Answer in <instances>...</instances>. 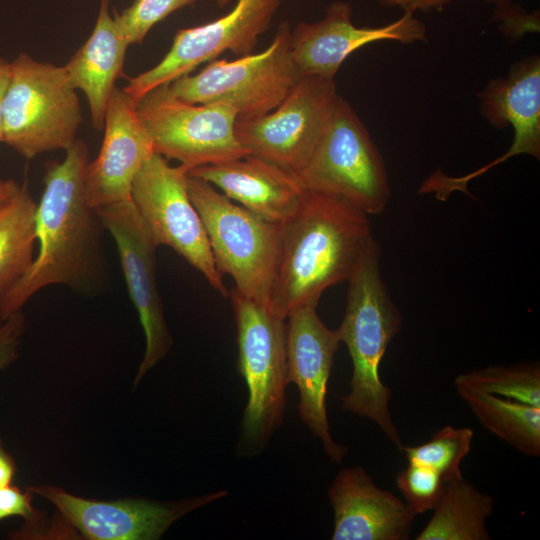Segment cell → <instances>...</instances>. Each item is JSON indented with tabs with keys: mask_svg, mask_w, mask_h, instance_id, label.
<instances>
[{
	"mask_svg": "<svg viewBox=\"0 0 540 540\" xmlns=\"http://www.w3.org/2000/svg\"><path fill=\"white\" fill-rule=\"evenodd\" d=\"M65 151L62 161L46 165L45 188L35 214L39 251L26 274L0 296L3 320L42 288L62 284L84 289L102 270L103 226L84 189L88 147L76 139Z\"/></svg>",
	"mask_w": 540,
	"mask_h": 540,
	"instance_id": "6da1fadb",
	"label": "cell"
},
{
	"mask_svg": "<svg viewBox=\"0 0 540 540\" xmlns=\"http://www.w3.org/2000/svg\"><path fill=\"white\" fill-rule=\"evenodd\" d=\"M368 216L340 197L306 190L282 224L270 310L286 319L296 308L317 307L327 288L348 281L374 239Z\"/></svg>",
	"mask_w": 540,
	"mask_h": 540,
	"instance_id": "7a4b0ae2",
	"label": "cell"
},
{
	"mask_svg": "<svg viewBox=\"0 0 540 540\" xmlns=\"http://www.w3.org/2000/svg\"><path fill=\"white\" fill-rule=\"evenodd\" d=\"M380 255L374 238L348 279L345 314L336 329L353 364L350 392L342 397V408L376 423L402 450L401 437L389 410L391 389L379 375L380 362L401 330L402 316L381 277Z\"/></svg>",
	"mask_w": 540,
	"mask_h": 540,
	"instance_id": "3957f363",
	"label": "cell"
},
{
	"mask_svg": "<svg viewBox=\"0 0 540 540\" xmlns=\"http://www.w3.org/2000/svg\"><path fill=\"white\" fill-rule=\"evenodd\" d=\"M229 297L235 314L238 370L246 382L248 400L241 421V442L260 452L283 422L287 378L286 319L267 304L240 294Z\"/></svg>",
	"mask_w": 540,
	"mask_h": 540,
	"instance_id": "277c9868",
	"label": "cell"
},
{
	"mask_svg": "<svg viewBox=\"0 0 540 540\" xmlns=\"http://www.w3.org/2000/svg\"><path fill=\"white\" fill-rule=\"evenodd\" d=\"M187 186L219 272L233 278L240 294L268 305L282 224L255 214L200 178L188 174Z\"/></svg>",
	"mask_w": 540,
	"mask_h": 540,
	"instance_id": "5b68a950",
	"label": "cell"
},
{
	"mask_svg": "<svg viewBox=\"0 0 540 540\" xmlns=\"http://www.w3.org/2000/svg\"><path fill=\"white\" fill-rule=\"evenodd\" d=\"M11 63L3 104V142L26 158L76 140L81 109L64 67L40 62L26 53Z\"/></svg>",
	"mask_w": 540,
	"mask_h": 540,
	"instance_id": "8992f818",
	"label": "cell"
},
{
	"mask_svg": "<svg viewBox=\"0 0 540 540\" xmlns=\"http://www.w3.org/2000/svg\"><path fill=\"white\" fill-rule=\"evenodd\" d=\"M290 31L288 22H282L265 50L230 61L211 60L198 73L161 87L187 103L228 104L240 120L263 116L284 100L301 77L291 54Z\"/></svg>",
	"mask_w": 540,
	"mask_h": 540,
	"instance_id": "52a82bcc",
	"label": "cell"
},
{
	"mask_svg": "<svg viewBox=\"0 0 540 540\" xmlns=\"http://www.w3.org/2000/svg\"><path fill=\"white\" fill-rule=\"evenodd\" d=\"M295 175L306 190L340 197L367 215H380L390 198L383 157L341 96L318 144Z\"/></svg>",
	"mask_w": 540,
	"mask_h": 540,
	"instance_id": "ba28073f",
	"label": "cell"
},
{
	"mask_svg": "<svg viewBox=\"0 0 540 540\" xmlns=\"http://www.w3.org/2000/svg\"><path fill=\"white\" fill-rule=\"evenodd\" d=\"M188 169L171 166L154 152L135 176L131 199L158 246L183 257L223 297L229 291L219 272L202 219L190 199Z\"/></svg>",
	"mask_w": 540,
	"mask_h": 540,
	"instance_id": "9c48e42d",
	"label": "cell"
},
{
	"mask_svg": "<svg viewBox=\"0 0 540 540\" xmlns=\"http://www.w3.org/2000/svg\"><path fill=\"white\" fill-rule=\"evenodd\" d=\"M136 110L154 151L178 161L188 172L249 155L236 135L237 111L228 104L187 103L158 86L140 100Z\"/></svg>",
	"mask_w": 540,
	"mask_h": 540,
	"instance_id": "30bf717a",
	"label": "cell"
},
{
	"mask_svg": "<svg viewBox=\"0 0 540 540\" xmlns=\"http://www.w3.org/2000/svg\"><path fill=\"white\" fill-rule=\"evenodd\" d=\"M338 98L334 79L301 76L274 110L237 119V138L249 154L296 174L326 130Z\"/></svg>",
	"mask_w": 540,
	"mask_h": 540,
	"instance_id": "8fae6325",
	"label": "cell"
},
{
	"mask_svg": "<svg viewBox=\"0 0 540 540\" xmlns=\"http://www.w3.org/2000/svg\"><path fill=\"white\" fill-rule=\"evenodd\" d=\"M231 0H216L226 6ZM281 0H237L224 16L196 27L179 29L163 59L129 78L123 88L134 105L154 88L189 74L197 66L226 51L238 57L254 52L259 36L271 24Z\"/></svg>",
	"mask_w": 540,
	"mask_h": 540,
	"instance_id": "7c38bea8",
	"label": "cell"
},
{
	"mask_svg": "<svg viewBox=\"0 0 540 540\" xmlns=\"http://www.w3.org/2000/svg\"><path fill=\"white\" fill-rule=\"evenodd\" d=\"M103 229L115 241L130 298L146 337V349L134 384L162 360L172 346L156 279L159 247L132 199L96 209Z\"/></svg>",
	"mask_w": 540,
	"mask_h": 540,
	"instance_id": "4fadbf2b",
	"label": "cell"
},
{
	"mask_svg": "<svg viewBox=\"0 0 540 540\" xmlns=\"http://www.w3.org/2000/svg\"><path fill=\"white\" fill-rule=\"evenodd\" d=\"M287 378L299 390L300 419L317 437L332 462L341 463L347 448L329 428L326 395L340 340L320 319L315 306L294 309L286 317Z\"/></svg>",
	"mask_w": 540,
	"mask_h": 540,
	"instance_id": "5bb4252c",
	"label": "cell"
},
{
	"mask_svg": "<svg viewBox=\"0 0 540 540\" xmlns=\"http://www.w3.org/2000/svg\"><path fill=\"white\" fill-rule=\"evenodd\" d=\"M352 6L335 1L325 16L313 23L300 22L290 31L293 62L300 76L334 79L342 63L359 48L377 41L412 44L426 41L425 24L413 13L380 27H358Z\"/></svg>",
	"mask_w": 540,
	"mask_h": 540,
	"instance_id": "9a60e30c",
	"label": "cell"
},
{
	"mask_svg": "<svg viewBox=\"0 0 540 540\" xmlns=\"http://www.w3.org/2000/svg\"><path fill=\"white\" fill-rule=\"evenodd\" d=\"M55 505L62 517L93 540H155L183 515L228 494L220 490L174 503L143 499L96 501L49 486L29 488Z\"/></svg>",
	"mask_w": 540,
	"mask_h": 540,
	"instance_id": "2e32d148",
	"label": "cell"
},
{
	"mask_svg": "<svg viewBox=\"0 0 540 540\" xmlns=\"http://www.w3.org/2000/svg\"><path fill=\"white\" fill-rule=\"evenodd\" d=\"M481 115L494 127H513L510 148L472 173L452 177L442 173L438 188L444 196L455 191L470 195L467 184L491 168L519 154L540 158V58L532 55L512 64L506 77L492 79L478 93Z\"/></svg>",
	"mask_w": 540,
	"mask_h": 540,
	"instance_id": "e0dca14e",
	"label": "cell"
},
{
	"mask_svg": "<svg viewBox=\"0 0 540 540\" xmlns=\"http://www.w3.org/2000/svg\"><path fill=\"white\" fill-rule=\"evenodd\" d=\"M136 107L123 89L114 87L106 106L101 149L84 171L86 199L95 210L131 199L135 176L155 152Z\"/></svg>",
	"mask_w": 540,
	"mask_h": 540,
	"instance_id": "ac0fdd59",
	"label": "cell"
},
{
	"mask_svg": "<svg viewBox=\"0 0 540 540\" xmlns=\"http://www.w3.org/2000/svg\"><path fill=\"white\" fill-rule=\"evenodd\" d=\"M333 540H406L415 516L360 466L339 471L328 490Z\"/></svg>",
	"mask_w": 540,
	"mask_h": 540,
	"instance_id": "d6986e66",
	"label": "cell"
},
{
	"mask_svg": "<svg viewBox=\"0 0 540 540\" xmlns=\"http://www.w3.org/2000/svg\"><path fill=\"white\" fill-rule=\"evenodd\" d=\"M188 174L207 181L234 202L279 224L294 215L306 191L293 172L251 154L196 167Z\"/></svg>",
	"mask_w": 540,
	"mask_h": 540,
	"instance_id": "ffe728a7",
	"label": "cell"
},
{
	"mask_svg": "<svg viewBox=\"0 0 540 540\" xmlns=\"http://www.w3.org/2000/svg\"><path fill=\"white\" fill-rule=\"evenodd\" d=\"M129 44L109 10V0H101L99 14L88 40L63 66L74 89L87 97L92 126L103 130L106 106L115 82L123 76Z\"/></svg>",
	"mask_w": 540,
	"mask_h": 540,
	"instance_id": "44dd1931",
	"label": "cell"
},
{
	"mask_svg": "<svg viewBox=\"0 0 540 540\" xmlns=\"http://www.w3.org/2000/svg\"><path fill=\"white\" fill-rule=\"evenodd\" d=\"M494 498L481 492L463 477L444 482L433 515L417 540H490L486 519L492 514Z\"/></svg>",
	"mask_w": 540,
	"mask_h": 540,
	"instance_id": "7402d4cb",
	"label": "cell"
},
{
	"mask_svg": "<svg viewBox=\"0 0 540 540\" xmlns=\"http://www.w3.org/2000/svg\"><path fill=\"white\" fill-rule=\"evenodd\" d=\"M480 424L501 441L529 457L540 456V407L455 387Z\"/></svg>",
	"mask_w": 540,
	"mask_h": 540,
	"instance_id": "603a6c76",
	"label": "cell"
},
{
	"mask_svg": "<svg viewBox=\"0 0 540 540\" xmlns=\"http://www.w3.org/2000/svg\"><path fill=\"white\" fill-rule=\"evenodd\" d=\"M36 206L26 184L0 209V296L29 270L34 258Z\"/></svg>",
	"mask_w": 540,
	"mask_h": 540,
	"instance_id": "cb8c5ba5",
	"label": "cell"
},
{
	"mask_svg": "<svg viewBox=\"0 0 540 540\" xmlns=\"http://www.w3.org/2000/svg\"><path fill=\"white\" fill-rule=\"evenodd\" d=\"M454 386L467 387L540 407L539 363L493 365L460 374Z\"/></svg>",
	"mask_w": 540,
	"mask_h": 540,
	"instance_id": "d4e9b609",
	"label": "cell"
},
{
	"mask_svg": "<svg viewBox=\"0 0 540 540\" xmlns=\"http://www.w3.org/2000/svg\"><path fill=\"white\" fill-rule=\"evenodd\" d=\"M473 437L474 433L468 427L444 426L425 443L403 446L401 451L408 463L430 467L448 482L463 477L460 465L471 451Z\"/></svg>",
	"mask_w": 540,
	"mask_h": 540,
	"instance_id": "484cf974",
	"label": "cell"
},
{
	"mask_svg": "<svg viewBox=\"0 0 540 540\" xmlns=\"http://www.w3.org/2000/svg\"><path fill=\"white\" fill-rule=\"evenodd\" d=\"M198 0H135L121 13L114 12V19L129 45L142 43L147 33L157 23L173 12L193 5Z\"/></svg>",
	"mask_w": 540,
	"mask_h": 540,
	"instance_id": "4316f807",
	"label": "cell"
},
{
	"mask_svg": "<svg viewBox=\"0 0 540 540\" xmlns=\"http://www.w3.org/2000/svg\"><path fill=\"white\" fill-rule=\"evenodd\" d=\"M396 485L406 506L416 516L434 509L441 498L444 481L432 468L409 463L398 472Z\"/></svg>",
	"mask_w": 540,
	"mask_h": 540,
	"instance_id": "83f0119b",
	"label": "cell"
},
{
	"mask_svg": "<svg viewBox=\"0 0 540 540\" xmlns=\"http://www.w3.org/2000/svg\"><path fill=\"white\" fill-rule=\"evenodd\" d=\"M23 329L24 317L21 311L4 320L0 318V370L16 358L18 341Z\"/></svg>",
	"mask_w": 540,
	"mask_h": 540,
	"instance_id": "f1b7e54d",
	"label": "cell"
},
{
	"mask_svg": "<svg viewBox=\"0 0 540 540\" xmlns=\"http://www.w3.org/2000/svg\"><path fill=\"white\" fill-rule=\"evenodd\" d=\"M32 492L21 491L18 487L7 485L0 488V521L11 516H21L31 520L35 513L31 505Z\"/></svg>",
	"mask_w": 540,
	"mask_h": 540,
	"instance_id": "f546056e",
	"label": "cell"
},
{
	"mask_svg": "<svg viewBox=\"0 0 540 540\" xmlns=\"http://www.w3.org/2000/svg\"><path fill=\"white\" fill-rule=\"evenodd\" d=\"M452 0H379L384 7L400 8L404 12L415 13L416 11L430 12L440 10ZM494 4L497 9L507 7L512 4V0H485Z\"/></svg>",
	"mask_w": 540,
	"mask_h": 540,
	"instance_id": "4dcf8cb0",
	"label": "cell"
},
{
	"mask_svg": "<svg viewBox=\"0 0 540 540\" xmlns=\"http://www.w3.org/2000/svg\"><path fill=\"white\" fill-rule=\"evenodd\" d=\"M15 474V463L0 441V488L10 485Z\"/></svg>",
	"mask_w": 540,
	"mask_h": 540,
	"instance_id": "1f68e13d",
	"label": "cell"
},
{
	"mask_svg": "<svg viewBox=\"0 0 540 540\" xmlns=\"http://www.w3.org/2000/svg\"><path fill=\"white\" fill-rule=\"evenodd\" d=\"M11 74V63L0 56V143L3 142V104Z\"/></svg>",
	"mask_w": 540,
	"mask_h": 540,
	"instance_id": "d6a6232c",
	"label": "cell"
},
{
	"mask_svg": "<svg viewBox=\"0 0 540 540\" xmlns=\"http://www.w3.org/2000/svg\"><path fill=\"white\" fill-rule=\"evenodd\" d=\"M21 186L15 180L0 179V209L10 203L18 195Z\"/></svg>",
	"mask_w": 540,
	"mask_h": 540,
	"instance_id": "836d02e7",
	"label": "cell"
}]
</instances>
